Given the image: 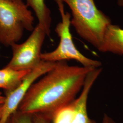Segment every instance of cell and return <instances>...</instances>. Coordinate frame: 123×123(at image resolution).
<instances>
[{
    "instance_id": "15",
    "label": "cell",
    "mask_w": 123,
    "mask_h": 123,
    "mask_svg": "<svg viewBox=\"0 0 123 123\" xmlns=\"http://www.w3.org/2000/svg\"><path fill=\"white\" fill-rule=\"evenodd\" d=\"M117 2L120 7L123 8V0H117Z\"/></svg>"
},
{
    "instance_id": "6",
    "label": "cell",
    "mask_w": 123,
    "mask_h": 123,
    "mask_svg": "<svg viewBox=\"0 0 123 123\" xmlns=\"http://www.w3.org/2000/svg\"><path fill=\"white\" fill-rule=\"evenodd\" d=\"M55 64L56 62L43 61L40 66L31 70L27 74L19 86L5 95L0 123H6L11 115L18 110V106L31 85L40 77L52 69Z\"/></svg>"
},
{
    "instance_id": "7",
    "label": "cell",
    "mask_w": 123,
    "mask_h": 123,
    "mask_svg": "<svg viewBox=\"0 0 123 123\" xmlns=\"http://www.w3.org/2000/svg\"><path fill=\"white\" fill-rule=\"evenodd\" d=\"M102 71L101 68H96L87 75L79 97L73 101L74 114L72 123H96L88 116L87 102L90 90Z\"/></svg>"
},
{
    "instance_id": "10",
    "label": "cell",
    "mask_w": 123,
    "mask_h": 123,
    "mask_svg": "<svg viewBox=\"0 0 123 123\" xmlns=\"http://www.w3.org/2000/svg\"><path fill=\"white\" fill-rule=\"evenodd\" d=\"M26 5L30 7L35 13L38 25L46 31L47 36L50 37L52 18L51 11L45 4L44 0H26Z\"/></svg>"
},
{
    "instance_id": "1",
    "label": "cell",
    "mask_w": 123,
    "mask_h": 123,
    "mask_svg": "<svg viewBox=\"0 0 123 123\" xmlns=\"http://www.w3.org/2000/svg\"><path fill=\"white\" fill-rule=\"evenodd\" d=\"M56 62L52 69L31 85L18 106L23 113L42 114L51 120L54 113L74 100L93 69Z\"/></svg>"
},
{
    "instance_id": "9",
    "label": "cell",
    "mask_w": 123,
    "mask_h": 123,
    "mask_svg": "<svg viewBox=\"0 0 123 123\" xmlns=\"http://www.w3.org/2000/svg\"><path fill=\"white\" fill-rule=\"evenodd\" d=\"M31 70H15L4 68L0 69V88L5 95L11 92L19 86Z\"/></svg>"
},
{
    "instance_id": "3",
    "label": "cell",
    "mask_w": 123,
    "mask_h": 123,
    "mask_svg": "<svg viewBox=\"0 0 123 123\" xmlns=\"http://www.w3.org/2000/svg\"><path fill=\"white\" fill-rule=\"evenodd\" d=\"M22 0H0V43L5 47L17 43L23 31H32L34 18Z\"/></svg>"
},
{
    "instance_id": "2",
    "label": "cell",
    "mask_w": 123,
    "mask_h": 123,
    "mask_svg": "<svg viewBox=\"0 0 123 123\" xmlns=\"http://www.w3.org/2000/svg\"><path fill=\"white\" fill-rule=\"evenodd\" d=\"M71 11V25L78 34L97 49L101 46L110 18L97 8L94 0H62Z\"/></svg>"
},
{
    "instance_id": "17",
    "label": "cell",
    "mask_w": 123,
    "mask_h": 123,
    "mask_svg": "<svg viewBox=\"0 0 123 123\" xmlns=\"http://www.w3.org/2000/svg\"></svg>"
},
{
    "instance_id": "12",
    "label": "cell",
    "mask_w": 123,
    "mask_h": 123,
    "mask_svg": "<svg viewBox=\"0 0 123 123\" xmlns=\"http://www.w3.org/2000/svg\"><path fill=\"white\" fill-rule=\"evenodd\" d=\"M33 123H51V120L42 114H35L32 115Z\"/></svg>"
},
{
    "instance_id": "5",
    "label": "cell",
    "mask_w": 123,
    "mask_h": 123,
    "mask_svg": "<svg viewBox=\"0 0 123 123\" xmlns=\"http://www.w3.org/2000/svg\"><path fill=\"white\" fill-rule=\"evenodd\" d=\"M46 36V31L37 24L24 42L11 45L12 57L5 68L15 70H31L40 66L43 62L41 50Z\"/></svg>"
},
{
    "instance_id": "13",
    "label": "cell",
    "mask_w": 123,
    "mask_h": 123,
    "mask_svg": "<svg viewBox=\"0 0 123 123\" xmlns=\"http://www.w3.org/2000/svg\"><path fill=\"white\" fill-rule=\"evenodd\" d=\"M102 123H116L113 119H112L111 117H110V116H109L108 114H105L104 115V117H103Z\"/></svg>"
},
{
    "instance_id": "11",
    "label": "cell",
    "mask_w": 123,
    "mask_h": 123,
    "mask_svg": "<svg viewBox=\"0 0 123 123\" xmlns=\"http://www.w3.org/2000/svg\"><path fill=\"white\" fill-rule=\"evenodd\" d=\"M6 123H33L32 116L17 110L11 115Z\"/></svg>"
},
{
    "instance_id": "8",
    "label": "cell",
    "mask_w": 123,
    "mask_h": 123,
    "mask_svg": "<svg viewBox=\"0 0 123 123\" xmlns=\"http://www.w3.org/2000/svg\"><path fill=\"white\" fill-rule=\"evenodd\" d=\"M102 53L123 55V29L111 23L106 29L102 42L98 49Z\"/></svg>"
},
{
    "instance_id": "16",
    "label": "cell",
    "mask_w": 123,
    "mask_h": 123,
    "mask_svg": "<svg viewBox=\"0 0 123 123\" xmlns=\"http://www.w3.org/2000/svg\"><path fill=\"white\" fill-rule=\"evenodd\" d=\"M2 106L0 107V119L1 117L2 113Z\"/></svg>"
},
{
    "instance_id": "4",
    "label": "cell",
    "mask_w": 123,
    "mask_h": 123,
    "mask_svg": "<svg viewBox=\"0 0 123 123\" xmlns=\"http://www.w3.org/2000/svg\"><path fill=\"white\" fill-rule=\"evenodd\" d=\"M54 0L57 4L61 17V22L57 24L55 29L60 38V42L54 50L42 53L41 59L44 61L52 62L74 60L79 62L84 67L100 68L102 66L101 62L85 56L77 49L70 31V14L65 12L64 3L62 0Z\"/></svg>"
},
{
    "instance_id": "14",
    "label": "cell",
    "mask_w": 123,
    "mask_h": 123,
    "mask_svg": "<svg viewBox=\"0 0 123 123\" xmlns=\"http://www.w3.org/2000/svg\"><path fill=\"white\" fill-rule=\"evenodd\" d=\"M6 97L5 96L2 95L1 92H0V107L2 106L4 104Z\"/></svg>"
}]
</instances>
